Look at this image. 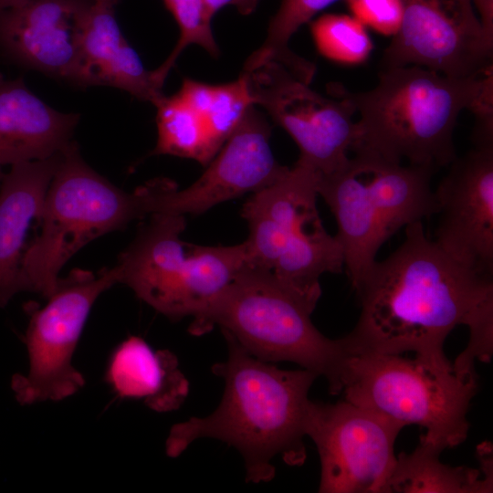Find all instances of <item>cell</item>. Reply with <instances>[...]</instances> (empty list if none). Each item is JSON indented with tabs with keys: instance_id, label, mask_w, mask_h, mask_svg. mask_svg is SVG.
<instances>
[{
	"instance_id": "1",
	"label": "cell",
	"mask_w": 493,
	"mask_h": 493,
	"mask_svg": "<svg viewBox=\"0 0 493 493\" xmlns=\"http://www.w3.org/2000/svg\"><path fill=\"white\" fill-rule=\"evenodd\" d=\"M361 312L344 336L351 354L412 351L428 369L453 365L444 343L458 325L469 330L460 357L489 362L493 354V281L449 257L427 237L423 221L405 226L403 243L376 260L353 288Z\"/></svg>"
},
{
	"instance_id": "2",
	"label": "cell",
	"mask_w": 493,
	"mask_h": 493,
	"mask_svg": "<svg viewBox=\"0 0 493 493\" xmlns=\"http://www.w3.org/2000/svg\"><path fill=\"white\" fill-rule=\"evenodd\" d=\"M223 334L228 355L212 368L225 383L222 400L209 415L174 425L166 453L174 457L197 439L215 438L241 454L246 481L268 482L275 476L276 456L293 467L306 460L309 392L319 376L307 369H279Z\"/></svg>"
},
{
	"instance_id": "3",
	"label": "cell",
	"mask_w": 493,
	"mask_h": 493,
	"mask_svg": "<svg viewBox=\"0 0 493 493\" xmlns=\"http://www.w3.org/2000/svg\"><path fill=\"white\" fill-rule=\"evenodd\" d=\"M492 72L454 78L419 66H402L382 68L370 90L329 87L347 99L360 116L352 152L364 150L390 162L436 172L457 156V118L471 109Z\"/></svg>"
},
{
	"instance_id": "4",
	"label": "cell",
	"mask_w": 493,
	"mask_h": 493,
	"mask_svg": "<svg viewBox=\"0 0 493 493\" xmlns=\"http://www.w3.org/2000/svg\"><path fill=\"white\" fill-rule=\"evenodd\" d=\"M335 171L319 175L317 191L337 223L344 270L354 288L376 261L378 250L399 229L438 212L426 166L390 162L364 151Z\"/></svg>"
},
{
	"instance_id": "5",
	"label": "cell",
	"mask_w": 493,
	"mask_h": 493,
	"mask_svg": "<svg viewBox=\"0 0 493 493\" xmlns=\"http://www.w3.org/2000/svg\"><path fill=\"white\" fill-rule=\"evenodd\" d=\"M311 313L270 272L246 266L189 330L201 335L218 326L254 357L298 363L339 394L351 354L344 337L330 339L313 325Z\"/></svg>"
},
{
	"instance_id": "6",
	"label": "cell",
	"mask_w": 493,
	"mask_h": 493,
	"mask_svg": "<svg viewBox=\"0 0 493 493\" xmlns=\"http://www.w3.org/2000/svg\"><path fill=\"white\" fill-rule=\"evenodd\" d=\"M146 215L145 184L124 192L89 167L71 142L61 152L46 194L40 234L24 253L21 291L48 298L58 286L60 269L81 247Z\"/></svg>"
},
{
	"instance_id": "7",
	"label": "cell",
	"mask_w": 493,
	"mask_h": 493,
	"mask_svg": "<svg viewBox=\"0 0 493 493\" xmlns=\"http://www.w3.org/2000/svg\"><path fill=\"white\" fill-rule=\"evenodd\" d=\"M114 267L117 283L171 320L199 316L246 266L245 242L186 244L185 216L153 214Z\"/></svg>"
},
{
	"instance_id": "8",
	"label": "cell",
	"mask_w": 493,
	"mask_h": 493,
	"mask_svg": "<svg viewBox=\"0 0 493 493\" xmlns=\"http://www.w3.org/2000/svg\"><path fill=\"white\" fill-rule=\"evenodd\" d=\"M477 382V376L432 371L415 358L362 352L350 355L341 393L353 404L425 428L420 439L443 452L467 437V415Z\"/></svg>"
},
{
	"instance_id": "9",
	"label": "cell",
	"mask_w": 493,
	"mask_h": 493,
	"mask_svg": "<svg viewBox=\"0 0 493 493\" xmlns=\"http://www.w3.org/2000/svg\"><path fill=\"white\" fill-rule=\"evenodd\" d=\"M115 283L114 267L98 274L74 270L59 278L44 307H30L25 336L29 371L15 374L11 382L21 404L59 401L84 385L82 374L72 365L73 354L94 302Z\"/></svg>"
},
{
	"instance_id": "10",
	"label": "cell",
	"mask_w": 493,
	"mask_h": 493,
	"mask_svg": "<svg viewBox=\"0 0 493 493\" xmlns=\"http://www.w3.org/2000/svg\"><path fill=\"white\" fill-rule=\"evenodd\" d=\"M242 73L254 104L298 145V163L324 175L347 162L358 135L356 112L347 99L330 89V97L318 93L274 61Z\"/></svg>"
},
{
	"instance_id": "11",
	"label": "cell",
	"mask_w": 493,
	"mask_h": 493,
	"mask_svg": "<svg viewBox=\"0 0 493 493\" xmlns=\"http://www.w3.org/2000/svg\"><path fill=\"white\" fill-rule=\"evenodd\" d=\"M404 427L346 400L311 401L306 436L320 461V493H384L396 462L394 444Z\"/></svg>"
},
{
	"instance_id": "12",
	"label": "cell",
	"mask_w": 493,
	"mask_h": 493,
	"mask_svg": "<svg viewBox=\"0 0 493 493\" xmlns=\"http://www.w3.org/2000/svg\"><path fill=\"white\" fill-rule=\"evenodd\" d=\"M402 20L383 53L382 68L419 66L454 78L492 69L493 38L471 0H401Z\"/></svg>"
},
{
	"instance_id": "13",
	"label": "cell",
	"mask_w": 493,
	"mask_h": 493,
	"mask_svg": "<svg viewBox=\"0 0 493 493\" xmlns=\"http://www.w3.org/2000/svg\"><path fill=\"white\" fill-rule=\"evenodd\" d=\"M270 134L265 116L252 106L203 174L188 187L180 190L167 179L148 183L150 215H199L275 183L288 167L275 158Z\"/></svg>"
},
{
	"instance_id": "14",
	"label": "cell",
	"mask_w": 493,
	"mask_h": 493,
	"mask_svg": "<svg viewBox=\"0 0 493 493\" xmlns=\"http://www.w3.org/2000/svg\"><path fill=\"white\" fill-rule=\"evenodd\" d=\"M435 190V242L461 265L493 276V145L473 146Z\"/></svg>"
},
{
	"instance_id": "15",
	"label": "cell",
	"mask_w": 493,
	"mask_h": 493,
	"mask_svg": "<svg viewBox=\"0 0 493 493\" xmlns=\"http://www.w3.org/2000/svg\"><path fill=\"white\" fill-rule=\"evenodd\" d=\"M93 0H28L0 14V50L13 62L85 88L81 33Z\"/></svg>"
},
{
	"instance_id": "16",
	"label": "cell",
	"mask_w": 493,
	"mask_h": 493,
	"mask_svg": "<svg viewBox=\"0 0 493 493\" xmlns=\"http://www.w3.org/2000/svg\"><path fill=\"white\" fill-rule=\"evenodd\" d=\"M319 173L296 162L275 183L252 194L242 207L249 236L246 266L270 272L294 226L317 205Z\"/></svg>"
},
{
	"instance_id": "17",
	"label": "cell",
	"mask_w": 493,
	"mask_h": 493,
	"mask_svg": "<svg viewBox=\"0 0 493 493\" xmlns=\"http://www.w3.org/2000/svg\"><path fill=\"white\" fill-rule=\"evenodd\" d=\"M77 113L60 112L45 103L22 78L0 73V165L48 158L68 146Z\"/></svg>"
},
{
	"instance_id": "18",
	"label": "cell",
	"mask_w": 493,
	"mask_h": 493,
	"mask_svg": "<svg viewBox=\"0 0 493 493\" xmlns=\"http://www.w3.org/2000/svg\"><path fill=\"white\" fill-rule=\"evenodd\" d=\"M61 152L46 159L13 164L1 181L0 308L21 291L20 270L26 235L33 220L39 221Z\"/></svg>"
},
{
	"instance_id": "19",
	"label": "cell",
	"mask_w": 493,
	"mask_h": 493,
	"mask_svg": "<svg viewBox=\"0 0 493 493\" xmlns=\"http://www.w3.org/2000/svg\"><path fill=\"white\" fill-rule=\"evenodd\" d=\"M81 58L85 87L111 86L153 105L164 96L123 36L113 5L93 2L87 10Z\"/></svg>"
},
{
	"instance_id": "20",
	"label": "cell",
	"mask_w": 493,
	"mask_h": 493,
	"mask_svg": "<svg viewBox=\"0 0 493 493\" xmlns=\"http://www.w3.org/2000/svg\"><path fill=\"white\" fill-rule=\"evenodd\" d=\"M107 380L121 397L142 399L157 412L178 409L189 393L176 356L168 350H153L137 336L115 349Z\"/></svg>"
},
{
	"instance_id": "21",
	"label": "cell",
	"mask_w": 493,
	"mask_h": 493,
	"mask_svg": "<svg viewBox=\"0 0 493 493\" xmlns=\"http://www.w3.org/2000/svg\"><path fill=\"white\" fill-rule=\"evenodd\" d=\"M344 270L342 248L324 228L317 206L299 219L270 273L313 312L320 296V277Z\"/></svg>"
},
{
	"instance_id": "22",
	"label": "cell",
	"mask_w": 493,
	"mask_h": 493,
	"mask_svg": "<svg viewBox=\"0 0 493 493\" xmlns=\"http://www.w3.org/2000/svg\"><path fill=\"white\" fill-rule=\"evenodd\" d=\"M442 451L419 439L410 453L396 456L384 493H491L493 474L441 462Z\"/></svg>"
},
{
	"instance_id": "23",
	"label": "cell",
	"mask_w": 493,
	"mask_h": 493,
	"mask_svg": "<svg viewBox=\"0 0 493 493\" xmlns=\"http://www.w3.org/2000/svg\"><path fill=\"white\" fill-rule=\"evenodd\" d=\"M338 0H281L269 21L267 37L259 48L246 59L243 70H251L264 63L281 64L300 80L310 83L315 67L293 53L288 42L296 31L320 11Z\"/></svg>"
},
{
	"instance_id": "24",
	"label": "cell",
	"mask_w": 493,
	"mask_h": 493,
	"mask_svg": "<svg viewBox=\"0 0 493 493\" xmlns=\"http://www.w3.org/2000/svg\"><path fill=\"white\" fill-rule=\"evenodd\" d=\"M157 109V142L152 155L168 154L193 159L206 166L215 156L202 117L176 93L163 96Z\"/></svg>"
},
{
	"instance_id": "25",
	"label": "cell",
	"mask_w": 493,
	"mask_h": 493,
	"mask_svg": "<svg viewBox=\"0 0 493 493\" xmlns=\"http://www.w3.org/2000/svg\"><path fill=\"white\" fill-rule=\"evenodd\" d=\"M310 32L318 51L337 63H362L373 48L366 26L351 15L324 14L311 21Z\"/></svg>"
},
{
	"instance_id": "26",
	"label": "cell",
	"mask_w": 493,
	"mask_h": 493,
	"mask_svg": "<svg viewBox=\"0 0 493 493\" xmlns=\"http://www.w3.org/2000/svg\"><path fill=\"white\" fill-rule=\"evenodd\" d=\"M175 19L180 35L176 45L168 58L155 69L152 77L155 85L163 89L164 81L181 53L192 44L198 45L211 56L219 55L212 27L203 0H163Z\"/></svg>"
},
{
	"instance_id": "27",
	"label": "cell",
	"mask_w": 493,
	"mask_h": 493,
	"mask_svg": "<svg viewBox=\"0 0 493 493\" xmlns=\"http://www.w3.org/2000/svg\"><path fill=\"white\" fill-rule=\"evenodd\" d=\"M252 106L256 105L243 73L232 82L212 85L209 100L200 116L217 152Z\"/></svg>"
},
{
	"instance_id": "28",
	"label": "cell",
	"mask_w": 493,
	"mask_h": 493,
	"mask_svg": "<svg viewBox=\"0 0 493 493\" xmlns=\"http://www.w3.org/2000/svg\"><path fill=\"white\" fill-rule=\"evenodd\" d=\"M351 16L380 34L393 36L403 15L401 0H345Z\"/></svg>"
},
{
	"instance_id": "29",
	"label": "cell",
	"mask_w": 493,
	"mask_h": 493,
	"mask_svg": "<svg viewBox=\"0 0 493 493\" xmlns=\"http://www.w3.org/2000/svg\"><path fill=\"white\" fill-rule=\"evenodd\" d=\"M208 16H214L225 6H235L236 10L244 15H250L257 8L259 0H203Z\"/></svg>"
},
{
	"instance_id": "30",
	"label": "cell",
	"mask_w": 493,
	"mask_h": 493,
	"mask_svg": "<svg viewBox=\"0 0 493 493\" xmlns=\"http://www.w3.org/2000/svg\"><path fill=\"white\" fill-rule=\"evenodd\" d=\"M486 34L493 38V0H471Z\"/></svg>"
},
{
	"instance_id": "31",
	"label": "cell",
	"mask_w": 493,
	"mask_h": 493,
	"mask_svg": "<svg viewBox=\"0 0 493 493\" xmlns=\"http://www.w3.org/2000/svg\"><path fill=\"white\" fill-rule=\"evenodd\" d=\"M10 8V0H0V14Z\"/></svg>"
},
{
	"instance_id": "32",
	"label": "cell",
	"mask_w": 493,
	"mask_h": 493,
	"mask_svg": "<svg viewBox=\"0 0 493 493\" xmlns=\"http://www.w3.org/2000/svg\"><path fill=\"white\" fill-rule=\"evenodd\" d=\"M28 0H10V8L17 7L26 4Z\"/></svg>"
},
{
	"instance_id": "33",
	"label": "cell",
	"mask_w": 493,
	"mask_h": 493,
	"mask_svg": "<svg viewBox=\"0 0 493 493\" xmlns=\"http://www.w3.org/2000/svg\"><path fill=\"white\" fill-rule=\"evenodd\" d=\"M119 0H93V2L106 4L110 5L115 6V5L118 3Z\"/></svg>"
},
{
	"instance_id": "34",
	"label": "cell",
	"mask_w": 493,
	"mask_h": 493,
	"mask_svg": "<svg viewBox=\"0 0 493 493\" xmlns=\"http://www.w3.org/2000/svg\"><path fill=\"white\" fill-rule=\"evenodd\" d=\"M4 174L5 173L2 171V166L0 165V183H1L2 179H3V177H4Z\"/></svg>"
}]
</instances>
